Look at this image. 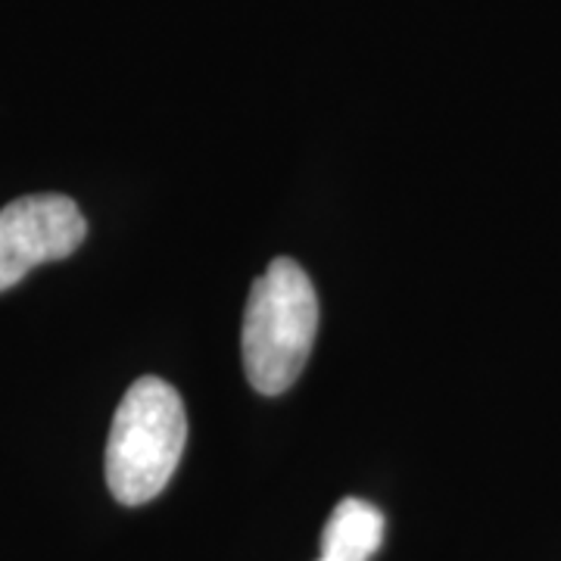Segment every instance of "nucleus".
Here are the masks:
<instances>
[{"mask_svg":"<svg viewBox=\"0 0 561 561\" xmlns=\"http://www.w3.org/2000/svg\"><path fill=\"white\" fill-rule=\"evenodd\" d=\"M319 561H334V559H319Z\"/></svg>","mask_w":561,"mask_h":561,"instance_id":"nucleus-5","label":"nucleus"},{"mask_svg":"<svg viewBox=\"0 0 561 561\" xmlns=\"http://www.w3.org/2000/svg\"><path fill=\"white\" fill-rule=\"evenodd\" d=\"M187 443V412L179 390L162 378L128 387L106 440V483L122 505L157 500L179 468Z\"/></svg>","mask_w":561,"mask_h":561,"instance_id":"nucleus-2","label":"nucleus"},{"mask_svg":"<svg viewBox=\"0 0 561 561\" xmlns=\"http://www.w3.org/2000/svg\"><path fill=\"white\" fill-rule=\"evenodd\" d=\"M383 530L387 522L378 505L356 496L337 502L321 530V559L368 561L381 549Z\"/></svg>","mask_w":561,"mask_h":561,"instance_id":"nucleus-4","label":"nucleus"},{"mask_svg":"<svg viewBox=\"0 0 561 561\" xmlns=\"http://www.w3.org/2000/svg\"><path fill=\"white\" fill-rule=\"evenodd\" d=\"M319 334V297L300 262L275 260L262 272L243 312V368L250 383L278 397L300 381Z\"/></svg>","mask_w":561,"mask_h":561,"instance_id":"nucleus-1","label":"nucleus"},{"mask_svg":"<svg viewBox=\"0 0 561 561\" xmlns=\"http://www.w3.org/2000/svg\"><path fill=\"white\" fill-rule=\"evenodd\" d=\"M88 234L79 203L62 194H28L0 209V294L35 265L72 256Z\"/></svg>","mask_w":561,"mask_h":561,"instance_id":"nucleus-3","label":"nucleus"}]
</instances>
